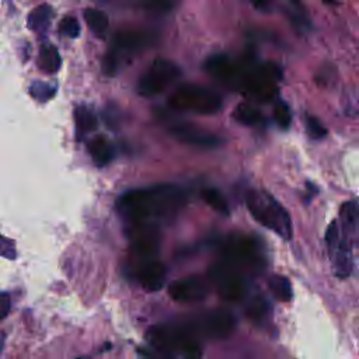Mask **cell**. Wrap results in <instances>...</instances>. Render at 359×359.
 I'll list each match as a JSON object with an SVG mask.
<instances>
[{
  "label": "cell",
  "mask_w": 359,
  "mask_h": 359,
  "mask_svg": "<svg viewBox=\"0 0 359 359\" xmlns=\"http://www.w3.org/2000/svg\"><path fill=\"white\" fill-rule=\"evenodd\" d=\"M186 205L182 189L170 184L125 193L118 204V212L129 225L149 224L160 226L173 219Z\"/></svg>",
  "instance_id": "obj_1"
},
{
  "label": "cell",
  "mask_w": 359,
  "mask_h": 359,
  "mask_svg": "<svg viewBox=\"0 0 359 359\" xmlns=\"http://www.w3.org/2000/svg\"><path fill=\"white\" fill-rule=\"evenodd\" d=\"M152 351H143L150 359H200L203 349L198 339L186 328L174 324H159L146 334Z\"/></svg>",
  "instance_id": "obj_2"
},
{
  "label": "cell",
  "mask_w": 359,
  "mask_h": 359,
  "mask_svg": "<svg viewBox=\"0 0 359 359\" xmlns=\"http://www.w3.org/2000/svg\"><path fill=\"white\" fill-rule=\"evenodd\" d=\"M222 261L236 268L243 275H260L265 268V260L260 244L247 236L232 235L221 247Z\"/></svg>",
  "instance_id": "obj_3"
},
{
  "label": "cell",
  "mask_w": 359,
  "mask_h": 359,
  "mask_svg": "<svg viewBox=\"0 0 359 359\" xmlns=\"http://www.w3.org/2000/svg\"><path fill=\"white\" fill-rule=\"evenodd\" d=\"M154 43L150 33L140 30H121L112 40V47L103 61V72L107 76H115L121 66L143 52Z\"/></svg>",
  "instance_id": "obj_4"
},
{
  "label": "cell",
  "mask_w": 359,
  "mask_h": 359,
  "mask_svg": "<svg viewBox=\"0 0 359 359\" xmlns=\"http://www.w3.org/2000/svg\"><path fill=\"white\" fill-rule=\"evenodd\" d=\"M250 214L258 224L271 229L282 239L292 237V222L289 214L267 193L250 191L246 198Z\"/></svg>",
  "instance_id": "obj_5"
},
{
  "label": "cell",
  "mask_w": 359,
  "mask_h": 359,
  "mask_svg": "<svg viewBox=\"0 0 359 359\" xmlns=\"http://www.w3.org/2000/svg\"><path fill=\"white\" fill-rule=\"evenodd\" d=\"M168 105L175 111H186L200 115H212L222 110V97L200 85L180 86L168 98Z\"/></svg>",
  "instance_id": "obj_6"
},
{
  "label": "cell",
  "mask_w": 359,
  "mask_h": 359,
  "mask_svg": "<svg viewBox=\"0 0 359 359\" xmlns=\"http://www.w3.org/2000/svg\"><path fill=\"white\" fill-rule=\"evenodd\" d=\"M180 78L182 69L177 64L167 59H156L139 78L138 93L146 98L160 96Z\"/></svg>",
  "instance_id": "obj_7"
},
{
  "label": "cell",
  "mask_w": 359,
  "mask_h": 359,
  "mask_svg": "<svg viewBox=\"0 0 359 359\" xmlns=\"http://www.w3.org/2000/svg\"><path fill=\"white\" fill-rule=\"evenodd\" d=\"M208 277L217 292L225 300L239 302L249 291L247 277L224 261L214 264L208 271Z\"/></svg>",
  "instance_id": "obj_8"
},
{
  "label": "cell",
  "mask_w": 359,
  "mask_h": 359,
  "mask_svg": "<svg viewBox=\"0 0 359 359\" xmlns=\"http://www.w3.org/2000/svg\"><path fill=\"white\" fill-rule=\"evenodd\" d=\"M186 327V325H184ZM236 327V320L232 313L228 310L217 309L212 312H208L200 317H197L191 324H189L186 328L196 337L201 335L205 338L212 339H222L232 334V331Z\"/></svg>",
  "instance_id": "obj_9"
},
{
  "label": "cell",
  "mask_w": 359,
  "mask_h": 359,
  "mask_svg": "<svg viewBox=\"0 0 359 359\" xmlns=\"http://www.w3.org/2000/svg\"><path fill=\"white\" fill-rule=\"evenodd\" d=\"M128 237L131 242L132 253L140 260H153L160 250V226L149 224L129 225Z\"/></svg>",
  "instance_id": "obj_10"
},
{
  "label": "cell",
  "mask_w": 359,
  "mask_h": 359,
  "mask_svg": "<svg viewBox=\"0 0 359 359\" xmlns=\"http://www.w3.org/2000/svg\"><path fill=\"white\" fill-rule=\"evenodd\" d=\"M170 133L180 142H183L190 146L212 149L218 147L222 140L217 135L194 125L190 122H175L168 126Z\"/></svg>",
  "instance_id": "obj_11"
},
{
  "label": "cell",
  "mask_w": 359,
  "mask_h": 359,
  "mask_svg": "<svg viewBox=\"0 0 359 359\" xmlns=\"http://www.w3.org/2000/svg\"><path fill=\"white\" fill-rule=\"evenodd\" d=\"M168 295L177 302H200L208 295V285L198 277L182 278L168 285Z\"/></svg>",
  "instance_id": "obj_12"
},
{
  "label": "cell",
  "mask_w": 359,
  "mask_h": 359,
  "mask_svg": "<svg viewBox=\"0 0 359 359\" xmlns=\"http://www.w3.org/2000/svg\"><path fill=\"white\" fill-rule=\"evenodd\" d=\"M207 72L221 83L236 87L240 64L233 62L228 55H214L205 64Z\"/></svg>",
  "instance_id": "obj_13"
},
{
  "label": "cell",
  "mask_w": 359,
  "mask_h": 359,
  "mask_svg": "<svg viewBox=\"0 0 359 359\" xmlns=\"http://www.w3.org/2000/svg\"><path fill=\"white\" fill-rule=\"evenodd\" d=\"M136 275L140 285L146 291L156 292V291H160L164 285L166 267L156 258L145 260V261H140V265L136 270Z\"/></svg>",
  "instance_id": "obj_14"
},
{
  "label": "cell",
  "mask_w": 359,
  "mask_h": 359,
  "mask_svg": "<svg viewBox=\"0 0 359 359\" xmlns=\"http://www.w3.org/2000/svg\"><path fill=\"white\" fill-rule=\"evenodd\" d=\"M285 13L298 33L307 34L312 30V20L302 0H285Z\"/></svg>",
  "instance_id": "obj_15"
},
{
  "label": "cell",
  "mask_w": 359,
  "mask_h": 359,
  "mask_svg": "<svg viewBox=\"0 0 359 359\" xmlns=\"http://www.w3.org/2000/svg\"><path fill=\"white\" fill-rule=\"evenodd\" d=\"M89 152L97 166H107L114 159V147L104 136L94 138L89 145Z\"/></svg>",
  "instance_id": "obj_16"
},
{
  "label": "cell",
  "mask_w": 359,
  "mask_h": 359,
  "mask_svg": "<svg viewBox=\"0 0 359 359\" xmlns=\"http://www.w3.org/2000/svg\"><path fill=\"white\" fill-rule=\"evenodd\" d=\"M75 122L79 139H83L87 133L93 132L97 128V117L86 105H79L75 110Z\"/></svg>",
  "instance_id": "obj_17"
},
{
  "label": "cell",
  "mask_w": 359,
  "mask_h": 359,
  "mask_svg": "<svg viewBox=\"0 0 359 359\" xmlns=\"http://www.w3.org/2000/svg\"><path fill=\"white\" fill-rule=\"evenodd\" d=\"M233 118L242 124V125H246V126H258L263 124L264 121V117L261 114V111L258 108H256L254 105L251 104H247V103H243V104H239L235 111H233Z\"/></svg>",
  "instance_id": "obj_18"
},
{
  "label": "cell",
  "mask_w": 359,
  "mask_h": 359,
  "mask_svg": "<svg viewBox=\"0 0 359 359\" xmlns=\"http://www.w3.org/2000/svg\"><path fill=\"white\" fill-rule=\"evenodd\" d=\"M61 55H59V51L51 45V44H47L41 48L40 51V55H38V65L41 68L43 72L45 73H57L61 68Z\"/></svg>",
  "instance_id": "obj_19"
},
{
  "label": "cell",
  "mask_w": 359,
  "mask_h": 359,
  "mask_svg": "<svg viewBox=\"0 0 359 359\" xmlns=\"http://www.w3.org/2000/svg\"><path fill=\"white\" fill-rule=\"evenodd\" d=\"M51 19H52V9L48 5L38 6L29 16V29L43 34L50 29Z\"/></svg>",
  "instance_id": "obj_20"
},
{
  "label": "cell",
  "mask_w": 359,
  "mask_h": 359,
  "mask_svg": "<svg viewBox=\"0 0 359 359\" xmlns=\"http://www.w3.org/2000/svg\"><path fill=\"white\" fill-rule=\"evenodd\" d=\"M85 20L94 36L104 37L107 34L108 27H110V20L104 12H101L98 9H86Z\"/></svg>",
  "instance_id": "obj_21"
},
{
  "label": "cell",
  "mask_w": 359,
  "mask_h": 359,
  "mask_svg": "<svg viewBox=\"0 0 359 359\" xmlns=\"http://www.w3.org/2000/svg\"><path fill=\"white\" fill-rule=\"evenodd\" d=\"M331 257L334 258L335 271L338 277H342V278L348 277L352 271V257H351L349 247L346 246V243H344V240L339 243L338 249L331 254Z\"/></svg>",
  "instance_id": "obj_22"
},
{
  "label": "cell",
  "mask_w": 359,
  "mask_h": 359,
  "mask_svg": "<svg viewBox=\"0 0 359 359\" xmlns=\"http://www.w3.org/2000/svg\"><path fill=\"white\" fill-rule=\"evenodd\" d=\"M268 288L278 300H281V302L292 300L293 291H292V285L288 278H285L282 275H272L268 281Z\"/></svg>",
  "instance_id": "obj_23"
},
{
  "label": "cell",
  "mask_w": 359,
  "mask_h": 359,
  "mask_svg": "<svg viewBox=\"0 0 359 359\" xmlns=\"http://www.w3.org/2000/svg\"><path fill=\"white\" fill-rule=\"evenodd\" d=\"M341 221L346 233L359 232V208L355 203H346L341 207Z\"/></svg>",
  "instance_id": "obj_24"
},
{
  "label": "cell",
  "mask_w": 359,
  "mask_h": 359,
  "mask_svg": "<svg viewBox=\"0 0 359 359\" xmlns=\"http://www.w3.org/2000/svg\"><path fill=\"white\" fill-rule=\"evenodd\" d=\"M201 197H203V200H204L212 210H215L217 212H219V214H222V215H226V217L230 214L228 201L225 200V197H224L218 190L205 189V190L201 193Z\"/></svg>",
  "instance_id": "obj_25"
},
{
  "label": "cell",
  "mask_w": 359,
  "mask_h": 359,
  "mask_svg": "<svg viewBox=\"0 0 359 359\" xmlns=\"http://www.w3.org/2000/svg\"><path fill=\"white\" fill-rule=\"evenodd\" d=\"M145 8L157 16L170 15L178 5V0H143Z\"/></svg>",
  "instance_id": "obj_26"
},
{
  "label": "cell",
  "mask_w": 359,
  "mask_h": 359,
  "mask_svg": "<svg viewBox=\"0 0 359 359\" xmlns=\"http://www.w3.org/2000/svg\"><path fill=\"white\" fill-rule=\"evenodd\" d=\"M57 89L45 82H34L30 86V96L38 101H48L54 98Z\"/></svg>",
  "instance_id": "obj_27"
},
{
  "label": "cell",
  "mask_w": 359,
  "mask_h": 359,
  "mask_svg": "<svg viewBox=\"0 0 359 359\" xmlns=\"http://www.w3.org/2000/svg\"><path fill=\"white\" fill-rule=\"evenodd\" d=\"M305 126H306L307 135L314 140H320L327 136V128L320 122V119H317L313 115L305 117Z\"/></svg>",
  "instance_id": "obj_28"
},
{
  "label": "cell",
  "mask_w": 359,
  "mask_h": 359,
  "mask_svg": "<svg viewBox=\"0 0 359 359\" xmlns=\"http://www.w3.org/2000/svg\"><path fill=\"white\" fill-rule=\"evenodd\" d=\"M274 118L281 129H288L292 122V114L286 103L279 101L274 108Z\"/></svg>",
  "instance_id": "obj_29"
},
{
  "label": "cell",
  "mask_w": 359,
  "mask_h": 359,
  "mask_svg": "<svg viewBox=\"0 0 359 359\" xmlns=\"http://www.w3.org/2000/svg\"><path fill=\"white\" fill-rule=\"evenodd\" d=\"M59 31L69 38H78L80 36V24L75 17L68 16L61 22Z\"/></svg>",
  "instance_id": "obj_30"
},
{
  "label": "cell",
  "mask_w": 359,
  "mask_h": 359,
  "mask_svg": "<svg viewBox=\"0 0 359 359\" xmlns=\"http://www.w3.org/2000/svg\"><path fill=\"white\" fill-rule=\"evenodd\" d=\"M325 242H327V247H328L330 256H331L338 249V246L341 243L339 228H338V224L335 221L331 222V225L328 226V230L325 233Z\"/></svg>",
  "instance_id": "obj_31"
},
{
  "label": "cell",
  "mask_w": 359,
  "mask_h": 359,
  "mask_svg": "<svg viewBox=\"0 0 359 359\" xmlns=\"http://www.w3.org/2000/svg\"><path fill=\"white\" fill-rule=\"evenodd\" d=\"M267 310H268L267 302L263 300V299H257V300H254V302L249 306L247 314H249V317H250L251 320H261V318H264Z\"/></svg>",
  "instance_id": "obj_32"
},
{
  "label": "cell",
  "mask_w": 359,
  "mask_h": 359,
  "mask_svg": "<svg viewBox=\"0 0 359 359\" xmlns=\"http://www.w3.org/2000/svg\"><path fill=\"white\" fill-rule=\"evenodd\" d=\"M0 256H3L6 258H15L16 257V250H15V244L12 243V240L0 236Z\"/></svg>",
  "instance_id": "obj_33"
},
{
  "label": "cell",
  "mask_w": 359,
  "mask_h": 359,
  "mask_svg": "<svg viewBox=\"0 0 359 359\" xmlns=\"http://www.w3.org/2000/svg\"><path fill=\"white\" fill-rule=\"evenodd\" d=\"M10 312V298L8 293H0V320H3Z\"/></svg>",
  "instance_id": "obj_34"
},
{
  "label": "cell",
  "mask_w": 359,
  "mask_h": 359,
  "mask_svg": "<svg viewBox=\"0 0 359 359\" xmlns=\"http://www.w3.org/2000/svg\"><path fill=\"white\" fill-rule=\"evenodd\" d=\"M253 8H256L261 13H270L272 9L271 0H249Z\"/></svg>",
  "instance_id": "obj_35"
},
{
  "label": "cell",
  "mask_w": 359,
  "mask_h": 359,
  "mask_svg": "<svg viewBox=\"0 0 359 359\" xmlns=\"http://www.w3.org/2000/svg\"><path fill=\"white\" fill-rule=\"evenodd\" d=\"M321 2L327 6H337L338 5V0H321Z\"/></svg>",
  "instance_id": "obj_36"
},
{
  "label": "cell",
  "mask_w": 359,
  "mask_h": 359,
  "mask_svg": "<svg viewBox=\"0 0 359 359\" xmlns=\"http://www.w3.org/2000/svg\"><path fill=\"white\" fill-rule=\"evenodd\" d=\"M2 349H3V341H0V353H2Z\"/></svg>",
  "instance_id": "obj_37"
},
{
  "label": "cell",
  "mask_w": 359,
  "mask_h": 359,
  "mask_svg": "<svg viewBox=\"0 0 359 359\" xmlns=\"http://www.w3.org/2000/svg\"><path fill=\"white\" fill-rule=\"evenodd\" d=\"M80 359H87V358H80Z\"/></svg>",
  "instance_id": "obj_38"
}]
</instances>
